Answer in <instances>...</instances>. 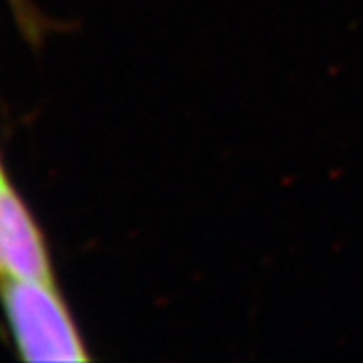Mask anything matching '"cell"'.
Listing matches in <instances>:
<instances>
[{"instance_id":"cell-3","label":"cell","mask_w":363,"mask_h":363,"mask_svg":"<svg viewBox=\"0 0 363 363\" xmlns=\"http://www.w3.org/2000/svg\"><path fill=\"white\" fill-rule=\"evenodd\" d=\"M9 176H6V169H4V164H2V160H0V188L4 186V184H9Z\"/></svg>"},{"instance_id":"cell-1","label":"cell","mask_w":363,"mask_h":363,"mask_svg":"<svg viewBox=\"0 0 363 363\" xmlns=\"http://www.w3.org/2000/svg\"><path fill=\"white\" fill-rule=\"evenodd\" d=\"M0 311L13 347L23 362L73 363L91 359L71 309L55 281H0Z\"/></svg>"},{"instance_id":"cell-2","label":"cell","mask_w":363,"mask_h":363,"mask_svg":"<svg viewBox=\"0 0 363 363\" xmlns=\"http://www.w3.org/2000/svg\"><path fill=\"white\" fill-rule=\"evenodd\" d=\"M4 279L57 283L45 233L11 182L0 188V281Z\"/></svg>"}]
</instances>
